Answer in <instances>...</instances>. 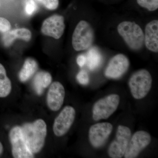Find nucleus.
Returning a JSON list of instances; mask_svg holds the SVG:
<instances>
[{
    "instance_id": "1",
    "label": "nucleus",
    "mask_w": 158,
    "mask_h": 158,
    "mask_svg": "<svg viewBox=\"0 0 158 158\" xmlns=\"http://www.w3.org/2000/svg\"><path fill=\"white\" fill-rule=\"evenodd\" d=\"M21 128L29 149L34 154L39 152L44 146L47 134L44 120L38 119L32 123H25Z\"/></svg>"
},
{
    "instance_id": "2",
    "label": "nucleus",
    "mask_w": 158,
    "mask_h": 158,
    "mask_svg": "<svg viewBox=\"0 0 158 158\" xmlns=\"http://www.w3.org/2000/svg\"><path fill=\"white\" fill-rule=\"evenodd\" d=\"M117 31L125 42L131 49L139 50L144 43V34L141 27L133 22H123L118 25Z\"/></svg>"
},
{
    "instance_id": "3",
    "label": "nucleus",
    "mask_w": 158,
    "mask_h": 158,
    "mask_svg": "<svg viewBox=\"0 0 158 158\" xmlns=\"http://www.w3.org/2000/svg\"><path fill=\"white\" fill-rule=\"evenodd\" d=\"M152 79L151 75L146 69H140L132 75L129 80L128 85L131 94L134 98L141 99L149 93Z\"/></svg>"
},
{
    "instance_id": "4",
    "label": "nucleus",
    "mask_w": 158,
    "mask_h": 158,
    "mask_svg": "<svg viewBox=\"0 0 158 158\" xmlns=\"http://www.w3.org/2000/svg\"><path fill=\"white\" fill-rule=\"evenodd\" d=\"M120 102V97L115 94L100 99L93 105L92 118L95 121L109 118L116 111Z\"/></svg>"
},
{
    "instance_id": "5",
    "label": "nucleus",
    "mask_w": 158,
    "mask_h": 158,
    "mask_svg": "<svg viewBox=\"0 0 158 158\" xmlns=\"http://www.w3.org/2000/svg\"><path fill=\"white\" fill-rule=\"evenodd\" d=\"M94 39V32L90 24L82 20L77 25L72 36V45L76 51H84L90 48Z\"/></svg>"
},
{
    "instance_id": "6",
    "label": "nucleus",
    "mask_w": 158,
    "mask_h": 158,
    "mask_svg": "<svg viewBox=\"0 0 158 158\" xmlns=\"http://www.w3.org/2000/svg\"><path fill=\"white\" fill-rule=\"evenodd\" d=\"M131 135L129 128L125 126H118L115 139L111 142L108 148V153L110 157L121 158L124 156Z\"/></svg>"
},
{
    "instance_id": "7",
    "label": "nucleus",
    "mask_w": 158,
    "mask_h": 158,
    "mask_svg": "<svg viewBox=\"0 0 158 158\" xmlns=\"http://www.w3.org/2000/svg\"><path fill=\"white\" fill-rule=\"evenodd\" d=\"M9 137L13 157L34 158V154L29 149L24 139L21 127L15 126L12 128L10 130Z\"/></svg>"
},
{
    "instance_id": "8",
    "label": "nucleus",
    "mask_w": 158,
    "mask_h": 158,
    "mask_svg": "<svg viewBox=\"0 0 158 158\" xmlns=\"http://www.w3.org/2000/svg\"><path fill=\"white\" fill-rule=\"evenodd\" d=\"M76 116V111L73 107L66 106L63 108L54 121L53 131L57 137L64 136L70 129Z\"/></svg>"
},
{
    "instance_id": "9",
    "label": "nucleus",
    "mask_w": 158,
    "mask_h": 158,
    "mask_svg": "<svg viewBox=\"0 0 158 158\" xmlns=\"http://www.w3.org/2000/svg\"><path fill=\"white\" fill-rule=\"evenodd\" d=\"M151 141L149 133L144 131H139L130 138L127 148L124 154L125 158L137 157L142 150L148 146Z\"/></svg>"
},
{
    "instance_id": "10",
    "label": "nucleus",
    "mask_w": 158,
    "mask_h": 158,
    "mask_svg": "<svg viewBox=\"0 0 158 158\" xmlns=\"http://www.w3.org/2000/svg\"><path fill=\"white\" fill-rule=\"evenodd\" d=\"M113 129L110 123H99L89 128L88 137L90 144L95 148H100L106 143Z\"/></svg>"
},
{
    "instance_id": "11",
    "label": "nucleus",
    "mask_w": 158,
    "mask_h": 158,
    "mask_svg": "<svg viewBox=\"0 0 158 158\" xmlns=\"http://www.w3.org/2000/svg\"><path fill=\"white\" fill-rule=\"evenodd\" d=\"M129 65V60L127 56L117 54L110 59L105 70V76L108 78H119L127 72Z\"/></svg>"
},
{
    "instance_id": "12",
    "label": "nucleus",
    "mask_w": 158,
    "mask_h": 158,
    "mask_svg": "<svg viewBox=\"0 0 158 158\" xmlns=\"http://www.w3.org/2000/svg\"><path fill=\"white\" fill-rule=\"evenodd\" d=\"M65 28L64 17L59 15H54L44 20L41 31L44 35L59 39L63 35Z\"/></svg>"
},
{
    "instance_id": "13",
    "label": "nucleus",
    "mask_w": 158,
    "mask_h": 158,
    "mask_svg": "<svg viewBox=\"0 0 158 158\" xmlns=\"http://www.w3.org/2000/svg\"><path fill=\"white\" fill-rule=\"evenodd\" d=\"M65 90L61 83L53 82L51 85L48 92L47 103L48 108L52 111L60 110L64 102Z\"/></svg>"
},
{
    "instance_id": "14",
    "label": "nucleus",
    "mask_w": 158,
    "mask_h": 158,
    "mask_svg": "<svg viewBox=\"0 0 158 158\" xmlns=\"http://www.w3.org/2000/svg\"><path fill=\"white\" fill-rule=\"evenodd\" d=\"M144 42L149 50L158 52V21L154 20L147 24L145 28Z\"/></svg>"
},
{
    "instance_id": "15",
    "label": "nucleus",
    "mask_w": 158,
    "mask_h": 158,
    "mask_svg": "<svg viewBox=\"0 0 158 158\" xmlns=\"http://www.w3.org/2000/svg\"><path fill=\"white\" fill-rule=\"evenodd\" d=\"M32 37V34L28 29L19 28L10 30L5 33L2 39L4 46L7 47L11 45L16 39L22 40L25 41H29Z\"/></svg>"
},
{
    "instance_id": "16",
    "label": "nucleus",
    "mask_w": 158,
    "mask_h": 158,
    "mask_svg": "<svg viewBox=\"0 0 158 158\" xmlns=\"http://www.w3.org/2000/svg\"><path fill=\"white\" fill-rule=\"evenodd\" d=\"M52 81V76L48 72L40 71L37 73L33 81L34 89L37 94H42L43 89L47 88L50 85Z\"/></svg>"
},
{
    "instance_id": "17",
    "label": "nucleus",
    "mask_w": 158,
    "mask_h": 158,
    "mask_svg": "<svg viewBox=\"0 0 158 158\" xmlns=\"http://www.w3.org/2000/svg\"><path fill=\"white\" fill-rule=\"evenodd\" d=\"M38 69V64L34 59L29 58L25 61L22 68L19 74V77L21 81L24 82L33 76Z\"/></svg>"
},
{
    "instance_id": "18",
    "label": "nucleus",
    "mask_w": 158,
    "mask_h": 158,
    "mask_svg": "<svg viewBox=\"0 0 158 158\" xmlns=\"http://www.w3.org/2000/svg\"><path fill=\"white\" fill-rule=\"evenodd\" d=\"M11 83L7 77L5 67L0 63V98H5L11 93Z\"/></svg>"
},
{
    "instance_id": "19",
    "label": "nucleus",
    "mask_w": 158,
    "mask_h": 158,
    "mask_svg": "<svg viewBox=\"0 0 158 158\" xmlns=\"http://www.w3.org/2000/svg\"><path fill=\"white\" fill-rule=\"evenodd\" d=\"M87 62L89 69L94 70L100 65L102 62L101 54L96 48H91L87 53Z\"/></svg>"
},
{
    "instance_id": "20",
    "label": "nucleus",
    "mask_w": 158,
    "mask_h": 158,
    "mask_svg": "<svg viewBox=\"0 0 158 158\" xmlns=\"http://www.w3.org/2000/svg\"><path fill=\"white\" fill-rule=\"evenodd\" d=\"M137 3L141 7L149 11H154L158 8V0H137Z\"/></svg>"
},
{
    "instance_id": "21",
    "label": "nucleus",
    "mask_w": 158,
    "mask_h": 158,
    "mask_svg": "<svg viewBox=\"0 0 158 158\" xmlns=\"http://www.w3.org/2000/svg\"><path fill=\"white\" fill-rule=\"evenodd\" d=\"M46 9L54 10L58 8L59 5V0H37Z\"/></svg>"
},
{
    "instance_id": "22",
    "label": "nucleus",
    "mask_w": 158,
    "mask_h": 158,
    "mask_svg": "<svg viewBox=\"0 0 158 158\" xmlns=\"http://www.w3.org/2000/svg\"><path fill=\"white\" fill-rule=\"evenodd\" d=\"M77 80L81 85H88L90 82V77L87 71L82 70L77 75Z\"/></svg>"
},
{
    "instance_id": "23",
    "label": "nucleus",
    "mask_w": 158,
    "mask_h": 158,
    "mask_svg": "<svg viewBox=\"0 0 158 158\" xmlns=\"http://www.w3.org/2000/svg\"><path fill=\"white\" fill-rule=\"evenodd\" d=\"M37 7L34 0H27L26 2L25 11L26 14L31 15L37 11Z\"/></svg>"
},
{
    "instance_id": "24",
    "label": "nucleus",
    "mask_w": 158,
    "mask_h": 158,
    "mask_svg": "<svg viewBox=\"0 0 158 158\" xmlns=\"http://www.w3.org/2000/svg\"><path fill=\"white\" fill-rule=\"evenodd\" d=\"M11 25L9 21L4 18L0 17V32L6 33L10 31Z\"/></svg>"
},
{
    "instance_id": "25",
    "label": "nucleus",
    "mask_w": 158,
    "mask_h": 158,
    "mask_svg": "<svg viewBox=\"0 0 158 158\" xmlns=\"http://www.w3.org/2000/svg\"><path fill=\"white\" fill-rule=\"evenodd\" d=\"M77 62L78 65L81 67H83L87 63V59L85 55H81L77 57Z\"/></svg>"
},
{
    "instance_id": "26",
    "label": "nucleus",
    "mask_w": 158,
    "mask_h": 158,
    "mask_svg": "<svg viewBox=\"0 0 158 158\" xmlns=\"http://www.w3.org/2000/svg\"><path fill=\"white\" fill-rule=\"evenodd\" d=\"M3 150H4V148H3L2 144L0 141V156L2 155V154L3 153Z\"/></svg>"
}]
</instances>
